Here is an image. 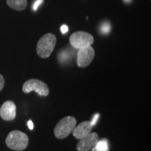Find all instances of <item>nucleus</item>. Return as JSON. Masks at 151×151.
Wrapping results in <instances>:
<instances>
[{"label":"nucleus","mask_w":151,"mask_h":151,"mask_svg":"<svg viewBox=\"0 0 151 151\" xmlns=\"http://www.w3.org/2000/svg\"><path fill=\"white\" fill-rule=\"evenodd\" d=\"M99 113H97V114H95L93 117H92V120L91 121V123L92 124V126L95 125L96 122H97V121L98 120V118H99Z\"/></svg>","instance_id":"obj_14"},{"label":"nucleus","mask_w":151,"mask_h":151,"mask_svg":"<svg viewBox=\"0 0 151 151\" xmlns=\"http://www.w3.org/2000/svg\"><path fill=\"white\" fill-rule=\"evenodd\" d=\"M7 4L10 8L16 11H22L27 6V0H6Z\"/></svg>","instance_id":"obj_10"},{"label":"nucleus","mask_w":151,"mask_h":151,"mask_svg":"<svg viewBox=\"0 0 151 151\" xmlns=\"http://www.w3.org/2000/svg\"><path fill=\"white\" fill-rule=\"evenodd\" d=\"M43 2V0H36V1H35V3H34L33 6H32L33 10L35 11H37L38 8H39V6H40Z\"/></svg>","instance_id":"obj_13"},{"label":"nucleus","mask_w":151,"mask_h":151,"mask_svg":"<svg viewBox=\"0 0 151 151\" xmlns=\"http://www.w3.org/2000/svg\"><path fill=\"white\" fill-rule=\"evenodd\" d=\"M27 126L28 127H29V129L32 130L34 129V124H33V122L32 121V120H29V121L27 122Z\"/></svg>","instance_id":"obj_17"},{"label":"nucleus","mask_w":151,"mask_h":151,"mask_svg":"<svg viewBox=\"0 0 151 151\" xmlns=\"http://www.w3.org/2000/svg\"><path fill=\"white\" fill-rule=\"evenodd\" d=\"M22 91L24 93L35 91L43 97L48 96L50 92L47 84L39 79H29L26 81L22 86Z\"/></svg>","instance_id":"obj_5"},{"label":"nucleus","mask_w":151,"mask_h":151,"mask_svg":"<svg viewBox=\"0 0 151 151\" xmlns=\"http://www.w3.org/2000/svg\"><path fill=\"white\" fill-rule=\"evenodd\" d=\"M79 140L76 146L77 151H90L97 143L99 136L96 132H90Z\"/></svg>","instance_id":"obj_7"},{"label":"nucleus","mask_w":151,"mask_h":151,"mask_svg":"<svg viewBox=\"0 0 151 151\" xmlns=\"http://www.w3.org/2000/svg\"><path fill=\"white\" fill-rule=\"evenodd\" d=\"M93 126L91 121H84L76 126L73 130V136L76 139H81V138L86 137L88 134L91 132L92 128Z\"/></svg>","instance_id":"obj_9"},{"label":"nucleus","mask_w":151,"mask_h":151,"mask_svg":"<svg viewBox=\"0 0 151 151\" xmlns=\"http://www.w3.org/2000/svg\"><path fill=\"white\" fill-rule=\"evenodd\" d=\"M6 144L11 150H23L29 144V138L23 132L14 130L11 132L6 139Z\"/></svg>","instance_id":"obj_1"},{"label":"nucleus","mask_w":151,"mask_h":151,"mask_svg":"<svg viewBox=\"0 0 151 151\" xmlns=\"http://www.w3.org/2000/svg\"><path fill=\"white\" fill-rule=\"evenodd\" d=\"M4 86V78L2 75L0 74V92L3 90Z\"/></svg>","instance_id":"obj_15"},{"label":"nucleus","mask_w":151,"mask_h":151,"mask_svg":"<svg viewBox=\"0 0 151 151\" xmlns=\"http://www.w3.org/2000/svg\"><path fill=\"white\" fill-rule=\"evenodd\" d=\"M60 30H61V32L65 35V34H66L68 32L69 28H68L67 25H66V24H63V25L60 27Z\"/></svg>","instance_id":"obj_16"},{"label":"nucleus","mask_w":151,"mask_h":151,"mask_svg":"<svg viewBox=\"0 0 151 151\" xmlns=\"http://www.w3.org/2000/svg\"><path fill=\"white\" fill-rule=\"evenodd\" d=\"M69 42L74 48L81 49L91 46L94 43V37L86 32L78 31L70 36Z\"/></svg>","instance_id":"obj_4"},{"label":"nucleus","mask_w":151,"mask_h":151,"mask_svg":"<svg viewBox=\"0 0 151 151\" xmlns=\"http://www.w3.org/2000/svg\"><path fill=\"white\" fill-rule=\"evenodd\" d=\"M56 44V37L53 34L48 33L43 35L38 41L37 52L42 58H48L53 52Z\"/></svg>","instance_id":"obj_2"},{"label":"nucleus","mask_w":151,"mask_h":151,"mask_svg":"<svg viewBox=\"0 0 151 151\" xmlns=\"http://www.w3.org/2000/svg\"><path fill=\"white\" fill-rule=\"evenodd\" d=\"M100 31L104 35H108L111 31V24L109 22H103L100 27Z\"/></svg>","instance_id":"obj_12"},{"label":"nucleus","mask_w":151,"mask_h":151,"mask_svg":"<svg viewBox=\"0 0 151 151\" xmlns=\"http://www.w3.org/2000/svg\"><path fill=\"white\" fill-rule=\"evenodd\" d=\"M94 57V50L91 46L78 49L77 52V65L81 68L88 67L92 62Z\"/></svg>","instance_id":"obj_6"},{"label":"nucleus","mask_w":151,"mask_h":151,"mask_svg":"<svg viewBox=\"0 0 151 151\" xmlns=\"http://www.w3.org/2000/svg\"><path fill=\"white\" fill-rule=\"evenodd\" d=\"M123 1H124L125 3H130V2H131V1H132V0H123Z\"/></svg>","instance_id":"obj_18"},{"label":"nucleus","mask_w":151,"mask_h":151,"mask_svg":"<svg viewBox=\"0 0 151 151\" xmlns=\"http://www.w3.org/2000/svg\"><path fill=\"white\" fill-rule=\"evenodd\" d=\"M91 151H109L108 141L106 139L98 141L95 146L91 149Z\"/></svg>","instance_id":"obj_11"},{"label":"nucleus","mask_w":151,"mask_h":151,"mask_svg":"<svg viewBox=\"0 0 151 151\" xmlns=\"http://www.w3.org/2000/svg\"><path fill=\"white\" fill-rule=\"evenodd\" d=\"M76 125V120L74 117H65L56 124L54 129L55 136L59 139L67 138L73 132Z\"/></svg>","instance_id":"obj_3"},{"label":"nucleus","mask_w":151,"mask_h":151,"mask_svg":"<svg viewBox=\"0 0 151 151\" xmlns=\"http://www.w3.org/2000/svg\"><path fill=\"white\" fill-rule=\"evenodd\" d=\"M16 116V106L14 101H6L0 108V116L6 121L14 120Z\"/></svg>","instance_id":"obj_8"}]
</instances>
